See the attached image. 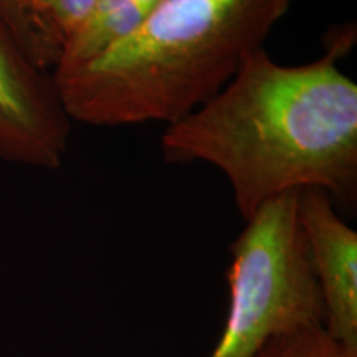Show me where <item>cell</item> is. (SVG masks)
<instances>
[{"label":"cell","instance_id":"6da1fadb","mask_svg":"<svg viewBox=\"0 0 357 357\" xmlns=\"http://www.w3.org/2000/svg\"><path fill=\"white\" fill-rule=\"evenodd\" d=\"M354 32L326 55L280 65L258 48L218 95L160 136L164 160L205 162L231 187L243 222L261 205L303 189L346 207L357 199V84L337 60Z\"/></svg>","mask_w":357,"mask_h":357},{"label":"cell","instance_id":"ba28073f","mask_svg":"<svg viewBox=\"0 0 357 357\" xmlns=\"http://www.w3.org/2000/svg\"><path fill=\"white\" fill-rule=\"evenodd\" d=\"M257 357H357V352L333 341L324 328H314L271 342Z\"/></svg>","mask_w":357,"mask_h":357},{"label":"cell","instance_id":"52a82bcc","mask_svg":"<svg viewBox=\"0 0 357 357\" xmlns=\"http://www.w3.org/2000/svg\"><path fill=\"white\" fill-rule=\"evenodd\" d=\"M162 0H98L52 75L77 70L101 55L144 22Z\"/></svg>","mask_w":357,"mask_h":357},{"label":"cell","instance_id":"5b68a950","mask_svg":"<svg viewBox=\"0 0 357 357\" xmlns=\"http://www.w3.org/2000/svg\"><path fill=\"white\" fill-rule=\"evenodd\" d=\"M298 215L324 310V331L357 352V231L319 189L296 194Z\"/></svg>","mask_w":357,"mask_h":357},{"label":"cell","instance_id":"8992f818","mask_svg":"<svg viewBox=\"0 0 357 357\" xmlns=\"http://www.w3.org/2000/svg\"><path fill=\"white\" fill-rule=\"evenodd\" d=\"M98 0H0V20L30 61L53 73Z\"/></svg>","mask_w":357,"mask_h":357},{"label":"cell","instance_id":"277c9868","mask_svg":"<svg viewBox=\"0 0 357 357\" xmlns=\"http://www.w3.org/2000/svg\"><path fill=\"white\" fill-rule=\"evenodd\" d=\"M71 124L52 75L30 61L0 22V160L55 171Z\"/></svg>","mask_w":357,"mask_h":357},{"label":"cell","instance_id":"7a4b0ae2","mask_svg":"<svg viewBox=\"0 0 357 357\" xmlns=\"http://www.w3.org/2000/svg\"><path fill=\"white\" fill-rule=\"evenodd\" d=\"M293 0H162L88 63L52 75L71 123H164L194 113L263 48Z\"/></svg>","mask_w":357,"mask_h":357},{"label":"cell","instance_id":"3957f363","mask_svg":"<svg viewBox=\"0 0 357 357\" xmlns=\"http://www.w3.org/2000/svg\"><path fill=\"white\" fill-rule=\"evenodd\" d=\"M296 194L261 205L231 243L229 314L208 357H257L278 339L324 328Z\"/></svg>","mask_w":357,"mask_h":357}]
</instances>
